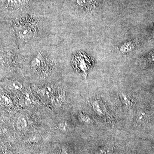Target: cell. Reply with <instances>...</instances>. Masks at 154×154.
I'll list each match as a JSON object with an SVG mask.
<instances>
[{"label":"cell","mask_w":154,"mask_h":154,"mask_svg":"<svg viewBox=\"0 0 154 154\" xmlns=\"http://www.w3.org/2000/svg\"><path fill=\"white\" fill-rule=\"evenodd\" d=\"M7 5L13 9L21 10L25 8L26 5L25 0H6Z\"/></svg>","instance_id":"3"},{"label":"cell","mask_w":154,"mask_h":154,"mask_svg":"<svg viewBox=\"0 0 154 154\" xmlns=\"http://www.w3.org/2000/svg\"><path fill=\"white\" fill-rule=\"evenodd\" d=\"M0 100L2 105L5 106H9L11 103V99L7 95L3 94L0 97Z\"/></svg>","instance_id":"11"},{"label":"cell","mask_w":154,"mask_h":154,"mask_svg":"<svg viewBox=\"0 0 154 154\" xmlns=\"http://www.w3.org/2000/svg\"><path fill=\"white\" fill-rule=\"evenodd\" d=\"M134 42L133 41L127 42L123 45H122L120 50L122 53H126L131 51L134 48Z\"/></svg>","instance_id":"6"},{"label":"cell","mask_w":154,"mask_h":154,"mask_svg":"<svg viewBox=\"0 0 154 154\" xmlns=\"http://www.w3.org/2000/svg\"><path fill=\"white\" fill-rule=\"evenodd\" d=\"M92 105L93 106V108L95 112L99 115L102 116L103 114V111H102L101 105L99 104L98 101H95L93 102Z\"/></svg>","instance_id":"10"},{"label":"cell","mask_w":154,"mask_h":154,"mask_svg":"<svg viewBox=\"0 0 154 154\" xmlns=\"http://www.w3.org/2000/svg\"></svg>","instance_id":"20"},{"label":"cell","mask_w":154,"mask_h":154,"mask_svg":"<svg viewBox=\"0 0 154 154\" xmlns=\"http://www.w3.org/2000/svg\"><path fill=\"white\" fill-rule=\"evenodd\" d=\"M9 89L14 91H20L23 88V85L22 83L17 80L12 81L9 84Z\"/></svg>","instance_id":"8"},{"label":"cell","mask_w":154,"mask_h":154,"mask_svg":"<svg viewBox=\"0 0 154 154\" xmlns=\"http://www.w3.org/2000/svg\"><path fill=\"white\" fill-rule=\"evenodd\" d=\"M79 118L82 122L86 124H90L92 122L91 117L86 114L81 113L79 115Z\"/></svg>","instance_id":"13"},{"label":"cell","mask_w":154,"mask_h":154,"mask_svg":"<svg viewBox=\"0 0 154 154\" xmlns=\"http://www.w3.org/2000/svg\"><path fill=\"white\" fill-rule=\"evenodd\" d=\"M45 23L34 16H26L15 22L14 30L17 38L25 49L40 43L44 31Z\"/></svg>","instance_id":"1"},{"label":"cell","mask_w":154,"mask_h":154,"mask_svg":"<svg viewBox=\"0 0 154 154\" xmlns=\"http://www.w3.org/2000/svg\"><path fill=\"white\" fill-rule=\"evenodd\" d=\"M76 2L78 5L86 11H92L96 7V0H76Z\"/></svg>","instance_id":"2"},{"label":"cell","mask_w":154,"mask_h":154,"mask_svg":"<svg viewBox=\"0 0 154 154\" xmlns=\"http://www.w3.org/2000/svg\"><path fill=\"white\" fill-rule=\"evenodd\" d=\"M68 125L66 121L61 122L58 125V128L61 131L65 132L67 129Z\"/></svg>","instance_id":"14"},{"label":"cell","mask_w":154,"mask_h":154,"mask_svg":"<svg viewBox=\"0 0 154 154\" xmlns=\"http://www.w3.org/2000/svg\"><path fill=\"white\" fill-rule=\"evenodd\" d=\"M2 129H1V128H0V134H1V133H2Z\"/></svg>","instance_id":"18"},{"label":"cell","mask_w":154,"mask_h":154,"mask_svg":"<svg viewBox=\"0 0 154 154\" xmlns=\"http://www.w3.org/2000/svg\"><path fill=\"white\" fill-rule=\"evenodd\" d=\"M62 95V94L61 95H58L59 96H53L51 97V103L54 107H59L61 106L63 104V97L61 96Z\"/></svg>","instance_id":"9"},{"label":"cell","mask_w":154,"mask_h":154,"mask_svg":"<svg viewBox=\"0 0 154 154\" xmlns=\"http://www.w3.org/2000/svg\"><path fill=\"white\" fill-rule=\"evenodd\" d=\"M109 152V149L106 146H102L99 148L97 150V154H107Z\"/></svg>","instance_id":"15"},{"label":"cell","mask_w":154,"mask_h":154,"mask_svg":"<svg viewBox=\"0 0 154 154\" xmlns=\"http://www.w3.org/2000/svg\"><path fill=\"white\" fill-rule=\"evenodd\" d=\"M147 118V115L144 111H140L138 113L137 116V120L138 122H144Z\"/></svg>","instance_id":"12"},{"label":"cell","mask_w":154,"mask_h":154,"mask_svg":"<svg viewBox=\"0 0 154 154\" xmlns=\"http://www.w3.org/2000/svg\"><path fill=\"white\" fill-rule=\"evenodd\" d=\"M41 91L43 96L46 98H51L53 96L54 90L52 86L49 85L45 86Z\"/></svg>","instance_id":"5"},{"label":"cell","mask_w":154,"mask_h":154,"mask_svg":"<svg viewBox=\"0 0 154 154\" xmlns=\"http://www.w3.org/2000/svg\"><path fill=\"white\" fill-rule=\"evenodd\" d=\"M122 104L127 107H130L134 105L133 100L131 96L126 93H121L119 95Z\"/></svg>","instance_id":"4"},{"label":"cell","mask_w":154,"mask_h":154,"mask_svg":"<svg viewBox=\"0 0 154 154\" xmlns=\"http://www.w3.org/2000/svg\"><path fill=\"white\" fill-rule=\"evenodd\" d=\"M146 59L149 61L154 62V51L150 53L147 56Z\"/></svg>","instance_id":"16"},{"label":"cell","mask_w":154,"mask_h":154,"mask_svg":"<svg viewBox=\"0 0 154 154\" xmlns=\"http://www.w3.org/2000/svg\"><path fill=\"white\" fill-rule=\"evenodd\" d=\"M17 126L18 129L22 130L25 129L28 126V121L25 116H20L17 122Z\"/></svg>","instance_id":"7"},{"label":"cell","mask_w":154,"mask_h":154,"mask_svg":"<svg viewBox=\"0 0 154 154\" xmlns=\"http://www.w3.org/2000/svg\"><path fill=\"white\" fill-rule=\"evenodd\" d=\"M1 116H0V121H1Z\"/></svg>","instance_id":"19"},{"label":"cell","mask_w":154,"mask_h":154,"mask_svg":"<svg viewBox=\"0 0 154 154\" xmlns=\"http://www.w3.org/2000/svg\"><path fill=\"white\" fill-rule=\"evenodd\" d=\"M39 140V137L37 135H33V136L30 137V140L31 141L37 142Z\"/></svg>","instance_id":"17"}]
</instances>
